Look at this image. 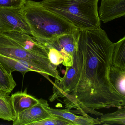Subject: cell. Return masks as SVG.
Instances as JSON below:
<instances>
[{
    "instance_id": "obj_1",
    "label": "cell",
    "mask_w": 125,
    "mask_h": 125,
    "mask_svg": "<svg viewBox=\"0 0 125 125\" xmlns=\"http://www.w3.org/2000/svg\"><path fill=\"white\" fill-rule=\"evenodd\" d=\"M115 43L100 26L81 30L72 66L66 67L60 81L53 83L50 102L64 98L67 109L83 116H101L97 109L125 106V98L117 93L109 78Z\"/></svg>"
},
{
    "instance_id": "obj_2",
    "label": "cell",
    "mask_w": 125,
    "mask_h": 125,
    "mask_svg": "<svg viewBox=\"0 0 125 125\" xmlns=\"http://www.w3.org/2000/svg\"><path fill=\"white\" fill-rule=\"evenodd\" d=\"M21 10L32 31V36L42 45L77 28L63 18L44 7L41 2L26 0Z\"/></svg>"
},
{
    "instance_id": "obj_3",
    "label": "cell",
    "mask_w": 125,
    "mask_h": 125,
    "mask_svg": "<svg viewBox=\"0 0 125 125\" xmlns=\"http://www.w3.org/2000/svg\"><path fill=\"white\" fill-rule=\"evenodd\" d=\"M99 0H42V5L81 30L100 26Z\"/></svg>"
},
{
    "instance_id": "obj_4",
    "label": "cell",
    "mask_w": 125,
    "mask_h": 125,
    "mask_svg": "<svg viewBox=\"0 0 125 125\" xmlns=\"http://www.w3.org/2000/svg\"><path fill=\"white\" fill-rule=\"evenodd\" d=\"M0 54L27 61L45 78H49L50 76L59 80H62L57 66L51 64L48 58L26 50L3 34H0Z\"/></svg>"
},
{
    "instance_id": "obj_5",
    "label": "cell",
    "mask_w": 125,
    "mask_h": 125,
    "mask_svg": "<svg viewBox=\"0 0 125 125\" xmlns=\"http://www.w3.org/2000/svg\"><path fill=\"white\" fill-rule=\"evenodd\" d=\"M80 34L81 30L77 28L43 45L46 48H53L59 51L64 58L63 65L70 67L73 64L74 53L78 49Z\"/></svg>"
},
{
    "instance_id": "obj_6",
    "label": "cell",
    "mask_w": 125,
    "mask_h": 125,
    "mask_svg": "<svg viewBox=\"0 0 125 125\" xmlns=\"http://www.w3.org/2000/svg\"><path fill=\"white\" fill-rule=\"evenodd\" d=\"M21 8H0V34L15 31L32 36V31L22 14Z\"/></svg>"
},
{
    "instance_id": "obj_7",
    "label": "cell",
    "mask_w": 125,
    "mask_h": 125,
    "mask_svg": "<svg viewBox=\"0 0 125 125\" xmlns=\"http://www.w3.org/2000/svg\"><path fill=\"white\" fill-rule=\"evenodd\" d=\"M38 104L20 113L13 121V125H31L32 123L54 116L47 101L39 99Z\"/></svg>"
},
{
    "instance_id": "obj_8",
    "label": "cell",
    "mask_w": 125,
    "mask_h": 125,
    "mask_svg": "<svg viewBox=\"0 0 125 125\" xmlns=\"http://www.w3.org/2000/svg\"><path fill=\"white\" fill-rule=\"evenodd\" d=\"M3 34L13 40L26 50L48 58L47 48L32 36L26 33L15 31Z\"/></svg>"
},
{
    "instance_id": "obj_9",
    "label": "cell",
    "mask_w": 125,
    "mask_h": 125,
    "mask_svg": "<svg viewBox=\"0 0 125 125\" xmlns=\"http://www.w3.org/2000/svg\"><path fill=\"white\" fill-rule=\"evenodd\" d=\"M101 21L104 23L125 16V0L101 1L98 11Z\"/></svg>"
},
{
    "instance_id": "obj_10",
    "label": "cell",
    "mask_w": 125,
    "mask_h": 125,
    "mask_svg": "<svg viewBox=\"0 0 125 125\" xmlns=\"http://www.w3.org/2000/svg\"><path fill=\"white\" fill-rule=\"evenodd\" d=\"M0 62L9 72L18 71L23 75L31 71L38 73L37 70L29 62L23 59L0 54Z\"/></svg>"
},
{
    "instance_id": "obj_11",
    "label": "cell",
    "mask_w": 125,
    "mask_h": 125,
    "mask_svg": "<svg viewBox=\"0 0 125 125\" xmlns=\"http://www.w3.org/2000/svg\"><path fill=\"white\" fill-rule=\"evenodd\" d=\"M11 99L16 117L20 113L38 104L40 101L39 99L28 94L26 90L12 94Z\"/></svg>"
},
{
    "instance_id": "obj_12",
    "label": "cell",
    "mask_w": 125,
    "mask_h": 125,
    "mask_svg": "<svg viewBox=\"0 0 125 125\" xmlns=\"http://www.w3.org/2000/svg\"><path fill=\"white\" fill-rule=\"evenodd\" d=\"M51 113L55 116L61 117L72 122L75 125H93L101 124L99 118H93L87 116H78L67 109H58L50 108Z\"/></svg>"
},
{
    "instance_id": "obj_13",
    "label": "cell",
    "mask_w": 125,
    "mask_h": 125,
    "mask_svg": "<svg viewBox=\"0 0 125 125\" xmlns=\"http://www.w3.org/2000/svg\"><path fill=\"white\" fill-rule=\"evenodd\" d=\"M109 78L115 91L125 98V69H119L111 65Z\"/></svg>"
},
{
    "instance_id": "obj_14",
    "label": "cell",
    "mask_w": 125,
    "mask_h": 125,
    "mask_svg": "<svg viewBox=\"0 0 125 125\" xmlns=\"http://www.w3.org/2000/svg\"><path fill=\"white\" fill-rule=\"evenodd\" d=\"M112 65L116 68L125 69V36L115 43Z\"/></svg>"
},
{
    "instance_id": "obj_15",
    "label": "cell",
    "mask_w": 125,
    "mask_h": 125,
    "mask_svg": "<svg viewBox=\"0 0 125 125\" xmlns=\"http://www.w3.org/2000/svg\"><path fill=\"white\" fill-rule=\"evenodd\" d=\"M15 117L11 97L8 94L0 93V119L13 122Z\"/></svg>"
},
{
    "instance_id": "obj_16",
    "label": "cell",
    "mask_w": 125,
    "mask_h": 125,
    "mask_svg": "<svg viewBox=\"0 0 125 125\" xmlns=\"http://www.w3.org/2000/svg\"><path fill=\"white\" fill-rule=\"evenodd\" d=\"M16 86L12 74L0 62V93L10 94Z\"/></svg>"
},
{
    "instance_id": "obj_17",
    "label": "cell",
    "mask_w": 125,
    "mask_h": 125,
    "mask_svg": "<svg viewBox=\"0 0 125 125\" xmlns=\"http://www.w3.org/2000/svg\"><path fill=\"white\" fill-rule=\"evenodd\" d=\"M117 108L115 111L101 116L99 119L101 124L125 125V106Z\"/></svg>"
},
{
    "instance_id": "obj_18",
    "label": "cell",
    "mask_w": 125,
    "mask_h": 125,
    "mask_svg": "<svg viewBox=\"0 0 125 125\" xmlns=\"http://www.w3.org/2000/svg\"><path fill=\"white\" fill-rule=\"evenodd\" d=\"M31 125H75L72 122L61 117L55 116L32 123Z\"/></svg>"
},
{
    "instance_id": "obj_19",
    "label": "cell",
    "mask_w": 125,
    "mask_h": 125,
    "mask_svg": "<svg viewBox=\"0 0 125 125\" xmlns=\"http://www.w3.org/2000/svg\"><path fill=\"white\" fill-rule=\"evenodd\" d=\"M48 50V58L51 64L57 66L62 64L64 58L60 52L53 48H47Z\"/></svg>"
},
{
    "instance_id": "obj_20",
    "label": "cell",
    "mask_w": 125,
    "mask_h": 125,
    "mask_svg": "<svg viewBox=\"0 0 125 125\" xmlns=\"http://www.w3.org/2000/svg\"><path fill=\"white\" fill-rule=\"evenodd\" d=\"M26 0H0V8L20 9L22 7Z\"/></svg>"
},
{
    "instance_id": "obj_21",
    "label": "cell",
    "mask_w": 125,
    "mask_h": 125,
    "mask_svg": "<svg viewBox=\"0 0 125 125\" xmlns=\"http://www.w3.org/2000/svg\"><path fill=\"white\" fill-rule=\"evenodd\" d=\"M102 0H101V1H102Z\"/></svg>"
}]
</instances>
